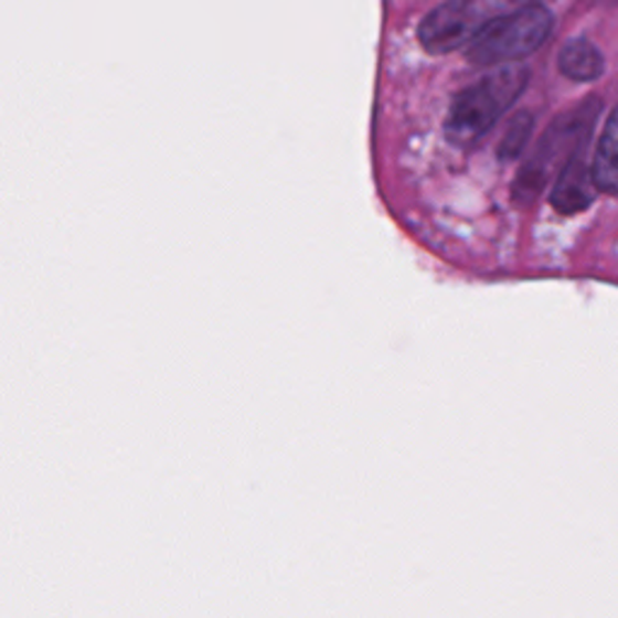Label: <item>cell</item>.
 <instances>
[{
    "mask_svg": "<svg viewBox=\"0 0 618 618\" xmlns=\"http://www.w3.org/2000/svg\"><path fill=\"white\" fill-rule=\"evenodd\" d=\"M558 68L575 83H589L604 73V56L589 39H573L561 49Z\"/></svg>",
    "mask_w": 618,
    "mask_h": 618,
    "instance_id": "8992f818",
    "label": "cell"
},
{
    "mask_svg": "<svg viewBox=\"0 0 618 618\" xmlns=\"http://www.w3.org/2000/svg\"><path fill=\"white\" fill-rule=\"evenodd\" d=\"M597 184L595 174H592V164L587 162L585 148H579L573 158L561 167L556 177V184L551 191V205L563 215H575L589 209L597 199Z\"/></svg>",
    "mask_w": 618,
    "mask_h": 618,
    "instance_id": "5b68a950",
    "label": "cell"
},
{
    "mask_svg": "<svg viewBox=\"0 0 618 618\" xmlns=\"http://www.w3.org/2000/svg\"><path fill=\"white\" fill-rule=\"evenodd\" d=\"M553 30V15L544 6H524L505 18H493L467 44L476 66H505L534 54Z\"/></svg>",
    "mask_w": 618,
    "mask_h": 618,
    "instance_id": "7a4b0ae2",
    "label": "cell"
},
{
    "mask_svg": "<svg viewBox=\"0 0 618 618\" xmlns=\"http://www.w3.org/2000/svg\"><path fill=\"white\" fill-rule=\"evenodd\" d=\"M526 83H530V71L520 63H505V66H496L493 73L481 77L476 85L461 89L449 105L445 119L449 143L464 148L481 140L488 128L524 93Z\"/></svg>",
    "mask_w": 618,
    "mask_h": 618,
    "instance_id": "6da1fadb",
    "label": "cell"
},
{
    "mask_svg": "<svg viewBox=\"0 0 618 618\" xmlns=\"http://www.w3.org/2000/svg\"><path fill=\"white\" fill-rule=\"evenodd\" d=\"M498 0H447L420 22L418 39L430 54L467 46L496 18Z\"/></svg>",
    "mask_w": 618,
    "mask_h": 618,
    "instance_id": "277c9868",
    "label": "cell"
},
{
    "mask_svg": "<svg viewBox=\"0 0 618 618\" xmlns=\"http://www.w3.org/2000/svg\"><path fill=\"white\" fill-rule=\"evenodd\" d=\"M599 114V102H585L577 109L563 114L561 119L553 124L546 136L541 138V143L532 152L530 162H526L518 184H514V196L518 199H534L536 193L546 187L551 172L556 167H563L573 154L587 146V138Z\"/></svg>",
    "mask_w": 618,
    "mask_h": 618,
    "instance_id": "3957f363",
    "label": "cell"
},
{
    "mask_svg": "<svg viewBox=\"0 0 618 618\" xmlns=\"http://www.w3.org/2000/svg\"><path fill=\"white\" fill-rule=\"evenodd\" d=\"M514 3H524V6H541V0H514Z\"/></svg>",
    "mask_w": 618,
    "mask_h": 618,
    "instance_id": "9c48e42d",
    "label": "cell"
},
{
    "mask_svg": "<svg viewBox=\"0 0 618 618\" xmlns=\"http://www.w3.org/2000/svg\"><path fill=\"white\" fill-rule=\"evenodd\" d=\"M592 174L601 193H618V105L611 111L592 160Z\"/></svg>",
    "mask_w": 618,
    "mask_h": 618,
    "instance_id": "52a82bcc",
    "label": "cell"
},
{
    "mask_svg": "<svg viewBox=\"0 0 618 618\" xmlns=\"http://www.w3.org/2000/svg\"><path fill=\"white\" fill-rule=\"evenodd\" d=\"M532 128H534V119H532L530 114L520 111L518 116H514L512 124L508 126L505 136H502V140H500V148H498L500 160L518 158V154L524 150V146L530 143Z\"/></svg>",
    "mask_w": 618,
    "mask_h": 618,
    "instance_id": "ba28073f",
    "label": "cell"
}]
</instances>
